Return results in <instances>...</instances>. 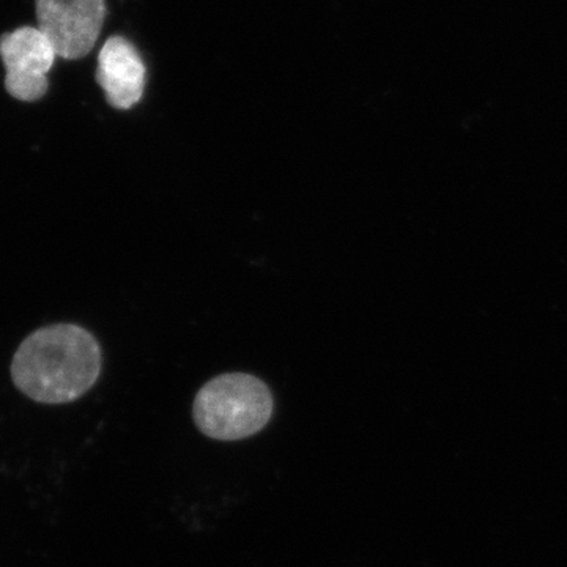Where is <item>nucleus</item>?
<instances>
[{
	"mask_svg": "<svg viewBox=\"0 0 567 567\" xmlns=\"http://www.w3.org/2000/svg\"><path fill=\"white\" fill-rule=\"evenodd\" d=\"M102 371V350L84 328L54 324L22 342L11 377L22 393L41 404H66L87 393Z\"/></svg>",
	"mask_w": 567,
	"mask_h": 567,
	"instance_id": "obj_1",
	"label": "nucleus"
},
{
	"mask_svg": "<svg viewBox=\"0 0 567 567\" xmlns=\"http://www.w3.org/2000/svg\"><path fill=\"white\" fill-rule=\"evenodd\" d=\"M274 413V395L264 382L248 374L216 377L194 401L193 416L210 439L234 442L262 431Z\"/></svg>",
	"mask_w": 567,
	"mask_h": 567,
	"instance_id": "obj_2",
	"label": "nucleus"
},
{
	"mask_svg": "<svg viewBox=\"0 0 567 567\" xmlns=\"http://www.w3.org/2000/svg\"><path fill=\"white\" fill-rule=\"evenodd\" d=\"M39 29L58 58L78 61L95 48L102 33L104 0H35Z\"/></svg>",
	"mask_w": 567,
	"mask_h": 567,
	"instance_id": "obj_3",
	"label": "nucleus"
},
{
	"mask_svg": "<svg viewBox=\"0 0 567 567\" xmlns=\"http://www.w3.org/2000/svg\"><path fill=\"white\" fill-rule=\"evenodd\" d=\"M55 52L51 41L39 28L14 29L0 37V59L6 66V89L20 102H39L47 95L48 73L54 66Z\"/></svg>",
	"mask_w": 567,
	"mask_h": 567,
	"instance_id": "obj_4",
	"label": "nucleus"
},
{
	"mask_svg": "<svg viewBox=\"0 0 567 567\" xmlns=\"http://www.w3.org/2000/svg\"><path fill=\"white\" fill-rule=\"evenodd\" d=\"M147 69L132 41L111 37L103 44L96 66V81L115 110H132L144 95Z\"/></svg>",
	"mask_w": 567,
	"mask_h": 567,
	"instance_id": "obj_5",
	"label": "nucleus"
}]
</instances>
